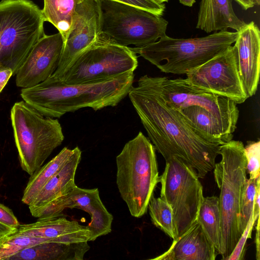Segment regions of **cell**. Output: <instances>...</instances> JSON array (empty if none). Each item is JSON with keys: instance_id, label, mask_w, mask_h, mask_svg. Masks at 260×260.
Listing matches in <instances>:
<instances>
[{"instance_id": "cell-1", "label": "cell", "mask_w": 260, "mask_h": 260, "mask_svg": "<svg viewBox=\"0 0 260 260\" xmlns=\"http://www.w3.org/2000/svg\"><path fill=\"white\" fill-rule=\"evenodd\" d=\"M127 95L149 139L165 160L172 156L182 158L197 171L200 178L213 170L220 145L202 134L179 111L166 104L152 77L141 76Z\"/></svg>"}, {"instance_id": "cell-2", "label": "cell", "mask_w": 260, "mask_h": 260, "mask_svg": "<svg viewBox=\"0 0 260 260\" xmlns=\"http://www.w3.org/2000/svg\"><path fill=\"white\" fill-rule=\"evenodd\" d=\"M133 71L106 80L84 84H67L52 75L34 86L22 88L25 102L46 117L60 118L83 108L97 111L117 106L128 93Z\"/></svg>"}, {"instance_id": "cell-3", "label": "cell", "mask_w": 260, "mask_h": 260, "mask_svg": "<svg viewBox=\"0 0 260 260\" xmlns=\"http://www.w3.org/2000/svg\"><path fill=\"white\" fill-rule=\"evenodd\" d=\"M155 148L140 132L116 156V184L131 215L139 218L147 211L159 176Z\"/></svg>"}, {"instance_id": "cell-4", "label": "cell", "mask_w": 260, "mask_h": 260, "mask_svg": "<svg viewBox=\"0 0 260 260\" xmlns=\"http://www.w3.org/2000/svg\"><path fill=\"white\" fill-rule=\"evenodd\" d=\"M244 146L232 140L220 145L221 160L216 163L214 176L220 190L221 246L219 254L227 260L242 232L240 225V204L242 192L247 180Z\"/></svg>"}, {"instance_id": "cell-5", "label": "cell", "mask_w": 260, "mask_h": 260, "mask_svg": "<svg viewBox=\"0 0 260 260\" xmlns=\"http://www.w3.org/2000/svg\"><path fill=\"white\" fill-rule=\"evenodd\" d=\"M237 36V31L226 30L188 39H174L166 35L146 46L130 48L161 72L185 75L231 46Z\"/></svg>"}, {"instance_id": "cell-6", "label": "cell", "mask_w": 260, "mask_h": 260, "mask_svg": "<svg viewBox=\"0 0 260 260\" xmlns=\"http://www.w3.org/2000/svg\"><path fill=\"white\" fill-rule=\"evenodd\" d=\"M42 10L30 0L0 2V69L15 75L34 45L43 37Z\"/></svg>"}, {"instance_id": "cell-7", "label": "cell", "mask_w": 260, "mask_h": 260, "mask_svg": "<svg viewBox=\"0 0 260 260\" xmlns=\"http://www.w3.org/2000/svg\"><path fill=\"white\" fill-rule=\"evenodd\" d=\"M15 145L22 170L31 175L64 140L57 119L46 117L24 101L11 110Z\"/></svg>"}, {"instance_id": "cell-8", "label": "cell", "mask_w": 260, "mask_h": 260, "mask_svg": "<svg viewBox=\"0 0 260 260\" xmlns=\"http://www.w3.org/2000/svg\"><path fill=\"white\" fill-rule=\"evenodd\" d=\"M100 38L127 46L141 47L165 36L168 22L161 16L129 5L99 0Z\"/></svg>"}, {"instance_id": "cell-9", "label": "cell", "mask_w": 260, "mask_h": 260, "mask_svg": "<svg viewBox=\"0 0 260 260\" xmlns=\"http://www.w3.org/2000/svg\"><path fill=\"white\" fill-rule=\"evenodd\" d=\"M199 178L197 171L182 158L172 156L166 160L164 172L159 178L160 197L172 209L175 239L197 221L204 197Z\"/></svg>"}, {"instance_id": "cell-10", "label": "cell", "mask_w": 260, "mask_h": 260, "mask_svg": "<svg viewBox=\"0 0 260 260\" xmlns=\"http://www.w3.org/2000/svg\"><path fill=\"white\" fill-rule=\"evenodd\" d=\"M136 54L130 47L99 38L81 52L57 79L67 84H84L134 72L138 64Z\"/></svg>"}, {"instance_id": "cell-11", "label": "cell", "mask_w": 260, "mask_h": 260, "mask_svg": "<svg viewBox=\"0 0 260 260\" xmlns=\"http://www.w3.org/2000/svg\"><path fill=\"white\" fill-rule=\"evenodd\" d=\"M185 75V79L191 85L231 99L237 104L248 98L238 72L234 46Z\"/></svg>"}, {"instance_id": "cell-12", "label": "cell", "mask_w": 260, "mask_h": 260, "mask_svg": "<svg viewBox=\"0 0 260 260\" xmlns=\"http://www.w3.org/2000/svg\"><path fill=\"white\" fill-rule=\"evenodd\" d=\"M166 104L178 111L191 106L201 107L219 119L237 125L239 111L237 104L228 98L201 90L185 79L152 77Z\"/></svg>"}, {"instance_id": "cell-13", "label": "cell", "mask_w": 260, "mask_h": 260, "mask_svg": "<svg viewBox=\"0 0 260 260\" xmlns=\"http://www.w3.org/2000/svg\"><path fill=\"white\" fill-rule=\"evenodd\" d=\"M67 208H78L89 214L90 222L87 226L92 232L91 241L111 232L113 217L102 202L98 188L85 189L75 185L33 216L39 218L60 216Z\"/></svg>"}, {"instance_id": "cell-14", "label": "cell", "mask_w": 260, "mask_h": 260, "mask_svg": "<svg viewBox=\"0 0 260 260\" xmlns=\"http://www.w3.org/2000/svg\"><path fill=\"white\" fill-rule=\"evenodd\" d=\"M100 21L99 0H83L78 5L53 77L60 78L74 60L99 39Z\"/></svg>"}, {"instance_id": "cell-15", "label": "cell", "mask_w": 260, "mask_h": 260, "mask_svg": "<svg viewBox=\"0 0 260 260\" xmlns=\"http://www.w3.org/2000/svg\"><path fill=\"white\" fill-rule=\"evenodd\" d=\"M64 44L60 32L42 37L17 71V86L30 87L52 76L58 67Z\"/></svg>"}, {"instance_id": "cell-16", "label": "cell", "mask_w": 260, "mask_h": 260, "mask_svg": "<svg viewBox=\"0 0 260 260\" xmlns=\"http://www.w3.org/2000/svg\"><path fill=\"white\" fill-rule=\"evenodd\" d=\"M238 32L234 45L238 72L248 98L257 89L260 71V31L251 21Z\"/></svg>"}, {"instance_id": "cell-17", "label": "cell", "mask_w": 260, "mask_h": 260, "mask_svg": "<svg viewBox=\"0 0 260 260\" xmlns=\"http://www.w3.org/2000/svg\"><path fill=\"white\" fill-rule=\"evenodd\" d=\"M16 233L46 239L49 242L66 243L91 241L92 237L87 225L60 216L39 218L34 223L20 224Z\"/></svg>"}, {"instance_id": "cell-18", "label": "cell", "mask_w": 260, "mask_h": 260, "mask_svg": "<svg viewBox=\"0 0 260 260\" xmlns=\"http://www.w3.org/2000/svg\"><path fill=\"white\" fill-rule=\"evenodd\" d=\"M218 255L203 229L196 222L173 240L169 249L154 260H215Z\"/></svg>"}, {"instance_id": "cell-19", "label": "cell", "mask_w": 260, "mask_h": 260, "mask_svg": "<svg viewBox=\"0 0 260 260\" xmlns=\"http://www.w3.org/2000/svg\"><path fill=\"white\" fill-rule=\"evenodd\" d=\"M64 166L44 186L38 194L28 205L32 216L38 211L63 196L76 184L75 175L81 161L82 152L78 147Z\"/></svg>"}, {"instance_id": "cell-20", "label": "cell", "mask_w": 260, "mask_h": 260, "mask_svg": "<svg viewBox=\"0 0 260 260\" xmlns=\"http://www.w3.org/2000/svg\"><path fill=\"white\" fill-rule=\"evenodd\" d=\"M233 0H201L196 28L209 33L231 28L239 31L246 23L235 13Z\"/></svg>"}, {"instance_id": "cell-21", "label": "cell", "mask_w": 260, "mask_h": 260, "mask_svg": "<svg viewBox=\"0 0 260 260\" xmlns=\"http://www.w3.org/2000/svg\"><path fill=\"white\" fill-rule=\"evenodd\" d=\"M179 112L191 126L213 142L221 145L232 140L237 125L218 118L200 106H189Z\"/></svg>"}, {"instance_id": "cell-22", "label": "cell", "mask_w": 260, "mask_h": 260, "mask_svg": "<svg viewBox=\"0 0 260 260\" xmlns=\"http://www.w3.org/2000/svg\"><path fill=\"white\" fill-rule=\"evenodd\" d=\"M89 249L88 242H46L23 249L8 260H83Z\"/></svg>"}, {"instance_id": "cell-23", "label": "cell", "mask_w": 260, "mask_h": 260, "mask_svg": "<svg viewBox=\"0 0 260 260\" xmlns=\"http://www.w3.org/2000/svg\"><path fill=\"white\" fill-rule=\"evenodd\" d=\"M74 149L64 147L51 160L30 175L24 190L22 202L29 205L48 181L67 163L73 153Z\"/></svg>"}, {"instance_id": "cell-24", "label": "cell", "mask_w": 260, "mask_h": 260, "mask_svg": "<svg viewBox=\"0 0 260 260\" xmlns=\"http://www.w3.org/2000/svg\"><path fill=\"white\" fill-rule=\"evenodd\" d=\"M197 221L218 254L221 246V221L219 199L217 196L203 197Z\"/></svg>"}, {"instance_id": "cell-25", "label": "cell", "mask_w": 260, "mask_h": 260, "mask_svg": "<svg viewBox=\"0 0 260 260\" xmlns=\"http://www.w3.org/2000/svg\"><path fill=\"white\" fill-rule=\"evenodd\" d=\"M83 0H44V19L53 24L65 42L78 5Z\"/></svg>"}, {"instance_id": "cell-26", "label": "cell", "mask_w": 260, "mask_h": 260, "mask_svg": "<svg viewBox=\"0 0 260 260\" xmlns=\"http://www.w3.org/2000/svg\"><path fill=\"white\" fill-rule=\"evenodd\" d=\"M148 209L152 223L173 240L175 239L173 213L170 205L160 197L155 198L153 195Z\"/></svg>"}, {"instance_id": "cell-27", "label": "cell", "mask_w": 260, "mask_h": 260, "mask_svg": "<svg viewBox=\"0 0 260 260\" xmlns=\"http://www.w3.org/2000/svg\"><path fill=\"white\" fill-rule=\"evenodd\" d=\"M49 242L47 239L18 234L8 236L0 244V260H8L20 251L36 244Z\"/></svg>"}, {"instance_id": "cell-28", "label": "cell", "mask_w": 260, "mask_h": 260, "mask_svg": "<svg viewBox=\"0 0 260 260\" xmlns=\"http://www.w3.org/2000/svg\"><path fill=\"white\" fill-rule=\"evenodd\" d=\"M260 177L257 179H247L242 190L240 204V225L244 232L252 215L254 198Z\"/></svg>"}, {"instance_id": "cell-29", "label": "cell", "mask_w": 260, "mask_h": 260, "mask_svg": "<svg viewBox=\"0 0 260 260\" xmlns=\"http://www.w3.org/2000/svg\"><path fill=\"white\" fill-rule=\"evenodd\" d=\"M246 159V173L249 178L257 179L260 177V141L249 142L244 147Z\"/></svg>"}, {"instance_id": "cell-30", "label": "cell", "mask_w": 260, "mask_h": 260, "mask_svg": "<svg viewBox=\"0 0 260 260\" xmlns=\"http://www.w3.org/2000/svg\"><path fill=\"white\" fill-rule=\"evenodd\" d=\"M256 221L252 215L248 223L238 240L235 248L227 260H242L245 253V246L247 240L251 237L252 231Z\"/></svg>"}, {"instance_id": "cell-31", "label": "cell", "mask_w": 260, "mask_h": 260, "mask_svg": "<svg viewBox=\"0 0 260 260\" xmlns=\"http://www.w3.org/2000/svg\"><path fill=\"white\" fill-rule=\"evenodd\" d=\"M131 6L150 12L158 16H162L165 10V5L159 4L154 0H110Z\"/></svg>"}, {"instance_id": "cell-32", "label": "cell", "mask_w": 260, "mask_h": 260, "mask_svg": "<svg viewBox=\"0 0 260 260\" xmlns=\"http://www.w3.org/2000/svg\"><path fill=\"white\" fill-rule=\"evenodd\" d=\"M0 222L11 228L18 229L20 223L13 211L0 203Z\"/></svg>"}, {"instance_id": "cell-33", "label": "cell", "mask_w": 260, "mask_h": 260, "mask_svg": "<svg viewBox=\"0 0 260 260\" xmlns=\"http://www.w3.org/2000/svg\"><path fill=\"white\" fill-rule=\"evenodd\" d=\"M259 196H260V181H258L256 192L254 198L252 215L254 219L256 221L259 217L260 207H259Z\"/></svg>"}, {"instance_id": "cell-34", "label": "cell", "mask_w": 260, "mask_h": 260, "mask_svg": "<svg viewBox=\"0 0 260 260\" xmlns=\"http://www.w3.org/2000/svg\"><path fill=\"white\" fill-rule=\"evenodd\" d=\"M12 75L13 71L11 69L3 68L0 69V93Z\"/></svg>"}, {"instance_id": "cell-35", "label": "cell", "mask_w": 260, "mask_h": 260, "mask_svg": "<svg viewBox=\"0 0 260 260\" xmlns=\"http://www.w3.org/2000/svg\"><path fill=\"white\" fill-rule=\"evenodd\" d=\"M236 1L245 10L260 4V0H234Z\"/></svg>"}, {"instance_id": "cell-36", "label": "cell", "mask_w": 260, "mask_h": 260, "mask_svg": "<svg viewBox=\"0 0 260 260\" xmlns=\"http://www.w3.org/2000/svg\"><path fill=\"white\" fill-rule=\"evenodd\" d=\"M18 229L11 228L0 222V239L6 238L17 231Z\"/></svg>"}, {"instance_id": "cell-37", "label": "cell", "mask_w": 260, "mask_h": 260, "mask_svg": "<svg viewBox=\"0 0 260 260\" xmlns=\"http://www.w3.org/2000/svg\"><path fill=\"white\" fill-rule=\"evenodd\" d=\"M256 236H255V244H256V258L257 260H259V217L256 221Z\"/></svg>"}, {"instance_id": "cell-38", "label": "cell", "mask_w": 260, "mask_h": 260, "mask_svg": "<svg viewBox=\"0 0 260 260\" xmlns=\"http://www.w3.org/2000/svg\"><path fill=\"white\" fill-rule=\"evenodd\" d=\"M179 1L181 4L188 7H192L196 3V0H179Z\"/></svg>"}, {"instance_id": "cell-39", "label": "cell", "mask_w": 260, "mask_h": 260, "mask_svg": "<svg viewBox=\"0 0 260 260\" xmlns=\"http://www.w3.org/2000/svg\"><path fill=\"white\" fill-rule=\"evenodd\" d=\"M155 2L159 4H163L164 2H168L169 0H154Z\"/></svg>"}, {"instance_id": "cell-40", "label": "cell", "mask_w": 260, "mask_h": 260, "mask_svg": "<svg viewBox=\"0 0 260 260\" xmlns=\"http://www.w3.org/2000/svg\"><path fill=\"white\" fill-rule=\"evenodd\" d=\"M3 238L0 239V244L3 242Z\"/></svg>"}]
</instances>
